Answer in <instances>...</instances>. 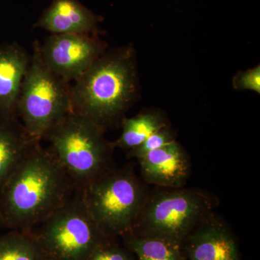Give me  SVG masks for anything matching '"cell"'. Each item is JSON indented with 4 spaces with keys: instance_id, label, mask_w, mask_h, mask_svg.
<instances>
[{
    "instance_id": "1",
    "label": "cell",
    "mask_w": 260,
    "mask_h": 260,
    "mask_svg": "<svg viewBox=\"0 0 260 260\" xmlns=\"http://www.w3.org/2000/svg\"><path fill=\"white\" fill-rule=\"evenodd\" d=\"M75 192L50 150L37 142L0 186L2 225L31 230Z\"/></svg>"
},
{
    "instance_id": "2",
    "label": "cell",
    "mask_w": 260,
    "mask_h": 260,
    "mask_svg": "<svg viewBox=\"0 0 260 260\" xmlns=\"http://www.w3.org/2000/svg\"><path fill=\"white\" fill-rule=\"evenodd\" d=\"M138 79L136 56L130 47L106 51L71 85L72 110L104 130L121 123L135 102Z\"/></svg>"
},
{
    "instance_id": "19",
    "label": "cell",
    "mask_w": 260,
    "mask_h": 260,
    "mask_svg": "<svg viewBox=\"0 0 260 260\" xmlns=\"http://www.w3.org/2000/svg\"><path fill=\"white\" fill-rule=\"evenodd\" d=\"M233 86L237 90H251L260 93V66L239 72L233 79Z\"/></svg>"
},
{
    "instance_id": "6",
    "label": "cell",
    "mask_w": 260,
    "mask_h": 260,
    "mask_svg": "<svg viewBox=\"0 0 260 260\" xmlns=\"http://www.w3.org/2000/svg\"><path fill=\"white\" fill-rule=\"evenodd\" d=\"M71 110V85L45 64L37 43L22 83L17 116L29 136L41 142Z\"/></svg>"
},
{
    "instance_id": "14",
    "label": "cell",
    "mask_w": 260,
    "mask_h": 260,
    "mask_svg": "<svg viewBox=\"0 0 260 260\" xmlns=\"http://www.w3.org/2000/svg\"><path fill=\"white\" fill-rule=\"evenodd\" d=\"M121 124V134L113 144L114 148L129 152L140 146L155 132L169 126L165 116L153 110L140 113L128 119L124 118Z\"/></svg>"
},
{
    "instance_id": "5",
    "label": "cell",
    "mask_w": 260,
    "mask_h": 260,
    "mask_svg": "<svg viewBox=\"0 0 260 260\" xmlns=\"http://www.w3.org/2000/svg\"><path fill=\"white\" fill-rule=\"evenodd\" d=\"M149 190L132 165L111 167L76 191L101 232L109 239L131 232Z\"/></svg>"
},
{
    "instance_id": "16",
    "label": "cell",
    "mask_w": 260,
    "mask_h": 260,
    "mask_svg": "<svg viewBox=\"0 0 260 260\" xmlns=\"http://www.w3.org/2000/svg\"><path fill=\"white\" fill-rule=\"evenodd\" d=\"M124 246L137 260H184L181 246L173 243L128 233L123 236Z\"/></svg>"
},
{
    "instance_id": "17",
    "label": "cell",
    "mask_w": 260,
    "mask_h": 260,
    "mask_svg": "<svg viewBox=\"0 0 260 260\" xmlns=\"http://www.w3.org/2000/svg\"><path fill=\"white\" fill-rule=\"evenodd\" d=\"M175 140V135L170 126H166L149 136L138 148L129 151V156L138 160L150 152L161 148Z\"/></svg>"
},
{
    "instance_id": "15",
    "label": "cell",
    "mask_w": 260,
    "mask_h": 260,
    "mask_svg": "<svg viewBox=\"0 0 260 260\" xmlns=\"http://www.w3.org/2000/svg\"><path fill=\"white\" fill-rule=\"evenodd\" d=\"M0 260H49L34 233L10 230L0 234Z\"/></svg>"
},
{
    "instance_id": "12",
    "label": "cell",
    "mask_w": 260,
    "mask_h": 260,
    "mask_svg": "<svg viewBox=\"0 0 260 260\" xmlns=\"http://www.w3.org/2000/svg\"><path fill=\"white\" fill-rule=\"evenodd\" d=\"M30 61L28 53L16 43L0 44V114L17 116L22 83Z\"/></svg>"
},
{
    "instance_id": "10",
    "label": "cell",
    "mask_w": 260,
    "mask_h": 260,
    "mask_svg": "<svg viewBox=\"0 0 260 260\" xmlns=\"http://www.w3.org/2000/svg\"><path fill=\"white\" fill-rule=\"evenodd\" d=\"M138 161L143 181L158 187H184L190 177V160L177 140L150 152Z\"/></svg>"
},
{
    "instance_id": "8",
    "label": "cell",
    "mask_w": 260,
    "mask_h": 260,
    "mask_svg": "<svg viewBox=\"0 0 260 260\" xmlns=\"http://www.w3.org/2000/svg\"><path fill=\"white\" fill-rule=\"evenodd\" d=\"M38 47L48 68L70 83L78 79L107 49L97 34H51L42 45L38 43Z\"/></svg>"
},
{
    "instance_id": "9",
    "label": "cell",
    "mask_w": 260,
    "mask_h": 260,
    "mask_svg": "<svg viewBox=\"0 0 260 260\" xmlns=\"http://www.w3.org/2000/svg\"><path fill=\"white\" fill-rule=\"evenodd\" d=\"M181 251L184 260H241L232 233L215 212L191 231Z\"/></svg>"
},
{
    "instance_id": "13",
    "label": "cell",
    "mask_w": 260,
    "mask_h": 260,
    "mask_svg": "<svg viewBox=\"0 0 260 260\" xmlns=\"http://www.w3.org/2000/svg\"><path fill=\"white\" fill-rule=\"evenodd\" d=\"M18 116L0 114V186L36 143Z\"/></svg>"
},
{
    "instance_id": "3",
    "label": "cell",
    "mask_w": 260,
    "mask_h": 260,
    "mask_svg": "<svg viewBox=\"0 0 260 260\" xmlns=\"http://www.w3.org/2000/svg\"><path fill=\"white\" fill-rule=\"evenodd\" d=\"M104 133L90 118L71 110L44 137L76 191L112 167L114 146Z\"/></svg>"
},
{
    "instance_id": "4",
    "label": "cell",
    "mask_w": 260,
    "mask_h": 260,
    "mask_svg": "<svg viewBox=\"0 0 260 260\" xmlns=\"http://www.w3.org/2000/svg\"><path fill=\"white\" fill-rule=\"evenodd\" d=\"M219 201L199 188H162L149 190L132 234L156 238L180 246Z\"/></svg>"
},
{
    "instance_id": "20",
    "label": "cell",
    "mask_w": 260,
    "mask_h": 260,
    "mask_svg": "<svg viewBox=\"0 0 260 260\" xmlns=\"http://www.w3.org/2000/svg\"><path fill=\"white\" fill-rule=\"evenodd\" d=\"M2 228H3V225H2L1 220H0V230H1Z\"/></svg>"
},
{
    "instance_id": "11",
    "label": "cell",
    "mask_w": 260,
    "mask_h": 260,
    "mask_svg": "<svg viewBox=\"0 0 260 260\" xmlns=\"http://www.w3.org/2000/svg\"><path fill=\"white\" fill-rule=\"evenodd\" d=\"M101 19L79 0H52L35 27L51 34H96Z\"/></svg>"
},
{
    "instance_id": "7",
    "label": "cell",
    "mask_w": 260,
    "mask_h": 260,
    "mask_svg": "<svg viewBox=\"0 0 260 260\" xmlns=\"http://www.w3.org/2000/svg\"><path fill=\"white\" fill-rule=\"evenodd\" d=\"M30 231L49 260H87L110 239L99 230L77 191Z\"/></svg>"
},
{
    "instance_id": "18",
    "label": "cell",
    "mask_w": 260,
    "mask_h": 260,
    "mask_svg": "<svg viewBox=\"0 0 260 260\" xmlns=\"http://www.w3.org/2000/svg\"><path fill=\"white\" fill-rule=\"evenodd\" d=\"M110 239L98 246L87 260H135L133 253L121 247Z\"/></svg>"
}]
</instances>
